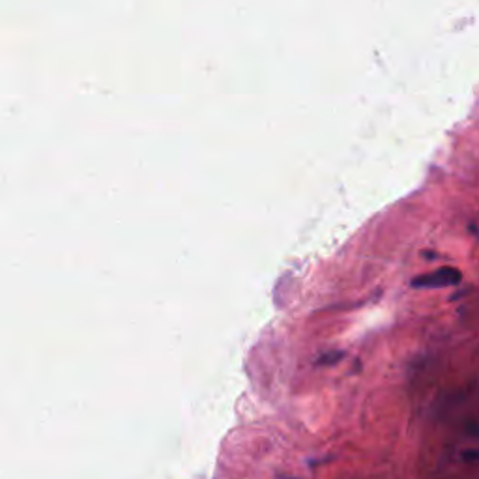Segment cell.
<instances>
[{"label": "cell", "instance_id": "1", "mask_svg": "<svg viewBox=\"0 0 479 479\" xmlns=\"http://www.w3.org/2000/svg\"><path fill=\"white\" fill-rule=\"evenodd\" d=\"M463 281V274L453 266H442L438 270L418 276L412 281V287L416 288H446L455 287Z\"/></svg>", "mask_w": 479, "mask_h": 479}]
</instances>
